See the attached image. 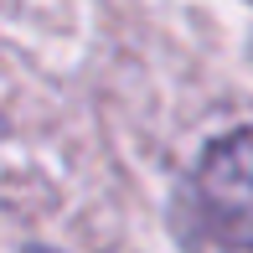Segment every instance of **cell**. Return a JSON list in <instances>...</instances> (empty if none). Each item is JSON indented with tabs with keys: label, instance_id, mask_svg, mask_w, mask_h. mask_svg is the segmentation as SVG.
<instances>
[{
	"label": "cell",
	"instance_id": "cell-1",
	"mask_svg": "<svg viewBox=\"0 0 253 253\" xmlns=\"http://www.w3.org/2000/svg\"><path fill=\"white\" fill-rule=\"evenodd\" d=\"M197 191L222 222L253 227V124L217 134L197 160Z\"/></svg>",
	"mask_w": 253,
	"mask_h": 253
},
{
	"label": "cell",
	"instance_id": "cell-2",
	"mask_svg": "<svg viewBox=\"0 0 253 253\" xmlns=\"http://www.w3.org/2000/svg\"><path fill=\"white\" fill-rule=\"evenodd\" d=\"M217 253H253V243H222Z\"/></svg>",
	"mask_w": 253,
	"mask_h": 253
}]
</instances>
